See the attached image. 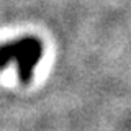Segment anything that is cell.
<instances>
[{"label":"cell","mask_w":131,"mask_h":131,"mask_svg":"<svg viewBox=\"0 0 131 131\" xmlns=\"http://www.w3.org/2000/svg\"><path fill=\"white\" fill-rule=\"evenodd\" d=\"M43 57V44L38 38H18L0 48V69L12 66L21 82H30L36 66Z\"/></svg>","instance_id":"1"}]
</instances>
